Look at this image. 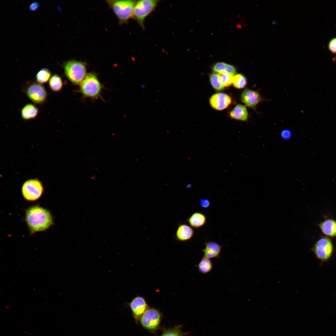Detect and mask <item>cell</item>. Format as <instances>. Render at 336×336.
<instances>
[{
	"instance_id": "cell-16",
	"label": "cell",
	"mask_w": 336,
	"mask_h": 336,
	"mask_svg": "<svg viewBox=\"0 0 336 336\" xmlns=\"http://www.w3.org/2000/svg\"><path fill=\"white\" fill-rule=\"evenodd\" d=\"M230 116L233 119L242 121H247L249 114L246 107L243 105H236L230 113Z\"/></svg>"
},
{
	"instance_id": "cell-2",
	"label": "cell",
	"mask_w": 336,
	"mask_h": 336,
	"mask_svg": "<svg viewBox=\"0 0 336 336\" xmlns=\"http://www.w3.org/2000/svg\"><path fill=\"white\" fill-rule=\"evenodd\" d=\"M117 17L119 23L127 22L133 17L136 1L134 0H110L107 1Z\"/></svg>"
},
{
	"instance_id": "cell-23",
	"label": "cell",
	"mask_w": 336,
	"mask_h": 336,
	"mask_svg": "<svg viewBox=\"0 0 336 336\" xmlns=\"http://www.w3.org/2000/svg\"><path fill=\"white\" fill-rule=\"evenodd\" d=\"M247 80L243 75L239 74L233 77V86L238 89H242L246 85Z\"/></svg>"
},
{
	"instance_id": "cell-15",
	"label": "cell",
	"mask_w": 336,
	"mask_h": 336,
	"mask_svg": "<svg viewBox=\"0 0 336 336\" xmlns=\"http://www.w3.org/2000/svg\"><path fill=\"white\" fill-rule=\"evenodd\" d=\"M221 249V246L217 243L208 242L203 250L204 257L209 259L216 258L220 253Z\"/></svg>"
},
{
	"instance_id": "cell-30",
	"label": "cell",
	"mask_w": 336,
	"mask_h": 336,
	"mask_svg": "<svg viewBox=\"0 0 336 336\" xmlns=\"http://www.w3.org/2000/svg\"><path fill=\"white\" fill-rule=\"evenodd\" d=\"M226 72L234 76L236 72V69L233 66L228 64Z\"/></svg>"
},
{
	"instance_id": "cell-25",
	"label": "cell",
	"mask_w": 336,
	"mask_h": 336,
	"mask_svg": "<svg viewBox=\"0 0 336 336\" xmlns=\"http://www.w3.org/2000/svg\"><path fill=\"white\" fill-rule=\"evenodd\" d=\"M219 74V80L224 87L230 86L233 83V76L227 72Z\"/></svg>"
},
{
	"instance_id": "cell-12",
	"label": "cell",
	"mask_w": 336,
	"mask_h": 336,
	"mask_svg": "<svg viewBox=\"0 0 336 336\" xmlns=\"http://www.w3.org/2000/svg\"><path fill=\"white\" fill-rule=\"evenodd\" d=\"M231 102V97L223 93L214 94L209 99V103L211 106L215 109L219 110L226 109Z\"/></svg>"
},
{
	"instance_id": "cell-28",
	"label": "cell",
	"mask_w": 336,
	"mask_h": 336,
	"mask_svg": "<svg viewBox=\"0 0 336 336\" xmlns=\"http://www.w3.org/2000/svg\"><path fill=\"white\" fill-rule=\"evenodd\" d=\"M281 135L284 139H288L291 137L292 132L290 130L285 129L281 132Z\"/></svg>"
},
{
	"instance_id": "cell-4",
	"label": "cell",
	"mask_w": 336,
	"mask_h": 336,
	"mask_svg": "<svg viewBox=\"0 0 336 336\" xmlns=\"http://www.w3.org/2000/svg\"><path fill=\"white\" fill-rule=\"evenodd\" d=\"M80 85V91L84 97L93 98L100 96L102 86L95 73L87 74Z\"/></svg>"
},
{
	"instance_id": "cell-24",
	"label": "cell",
	"mask_w": 336,
	"mask_h": 336,
	"mask_svg": "<svg viewBox=\"0 0 336 336\" xmlns=\"http://www.w3.org/2000/svg\"><path fill=\"white\" fill-rule=\"evenodd\" d=\"M220 74L218 73H214L210 75V80L212 87L216 90L218 91H221L224 88L220 82L219 77Z\"/></svg>"
},
{
	"instance_id": "cell-18",
	"label": "cell",
	"mask_w": 336,
	"mask_h": 336,
	"mask_svg": "<svg viewBox=\"0 0 336 336\" xmlns=\"http://www.w3.org/2000/svg\"><path fill=\"white\" fill-rule=\"evenodd\" d=\"M206 222L205 216L199 212H194L188 219V222L190 226L195 228L202 226L205 224Z\"/></svg>"
},
{
	"instance_id": "cell-8",
	"label": "cell",
	"mask_w": 336,
	"mask_h": 336,
	"mask_svg": "<svg viewBox=\"0 0 336 336\" xmlns=\"http://www.w3.org/2000/svg\"><path fill=\"white\" fill-rule=\"evenodd\" d=\"M44 188L41 182L37 179H31L26 181L22 187L24 198L28 201L38 199L41 196Z\"/></svg>"
},
{
	"instance_id": "cell-17",
	"label": "cell",
	"mask_w": 336,
	"mask_h": 336,
	"mask_svg": "<svg viewBox=\"0 0 336 336\" xmlns=\"http://www.w3.org/2000/svg\"><path fill=\"white\" fill-rule=\"evenodd\" d=\"M39 113L38 108L35 105L28 104L21 109V115L23 119L29 120L35 118Z\"/></svg>"
},
{
	"instance_id": "cell-20",
	"label": "cell",
	"mask_w": 336,
	"mask_h": 336,
	"mask_svg": "<svg viewBox=\"0 0 336 336\" xmlns=\"http://www.w3.org/2000/svg\"><path fill=\"white\" fill-rule=\"evenodd\" d=\"M198 267L200 272L205 274L211 270L212 264L210 259L204 257L199 262Z\"/></svg>"
},
{
	"instance_id": "cell-9",
	"label": "cell",
	"mask_w": 336,
	"mask_h": 336,
	"mask_svg": "<svg viewBox=\"0 0 336 336\" xmlns=\"http://www.w3.org/2000/svg\"><path fill=\"white\" fill-rule=\"evenodd\" d=\"M25 92L30 100L38 105L44 104L48 96L44 87L37 82H33L28 85L26 88Z\"/></svg>"
},
{
	"instance_id": "cell-5",
	"label": "cell",
	"mask_w": 336,
	"mask_h": 336,
	"mask_svg": "<svg viewBox=\"0 0 336 336\" xmlns=\"http://www.w3.org/2000/svg\"><path fill=\"white\" fill-rule=\"evenodd\" d=\"M158 1L155 0H142L136 2L133 17L142 28H144L146 18L154 10Z\"/></svg>"
},
{
	"instance_id": "cell-7",
	"label": "cell",
	"mask_w": 336,
	"mask_h": 336,
	"mask_svg": "<svg viewBox=\"0 0 336 336\" xmlns=\"http://www.w3.org/2000/svg\"><path fill=\"white\" fill-rule=\"evenodd\" d=\"M334 250V245L331 240L327 237L319 239L312 249L315 256L322 262L327 261L331 257Z\"/></svg>"
},
{
	"instance_id": "cell-1",
	"label": "cell",
	"mask_w": 336,
	"mask_h": 336,
	"mask_svg": "<svg viewBox=\"0 0 336 336\" xmlns=\"http://www.w3.org/2000/svg\"><path fill=\"white\" fill-rule=\"evenodd\" d=\"M26 220L32 233L44 231L53 224L52 216L50 212L38 206L31 207L27 210Z\"/></svg>"
},
{
	"instance_id": "cell-13",
	"label": "cell",
	"mask_w": 336,
	"mask_h": 336,
	"mask_svg": "<svg viewBox=\"0 0 336 336\" xmlns=\"http://www.w3.org/2000/svg\"><path fill=\"white\" fill-rule=\"evenodd\" d=\"M194 234L193 229L189 226L182 224L180 225L177 230L176 238L180 241H185L190 239Z\"/></svg>"
},
{
	"instance_id": "cell-10",
	"label": "cell",
	"mask_w": 336,
	"mask_h": 336,
	"mask_svg": "<svg viewBox=\"0 0 336 336\" xmlns=\"http://www.w3.org/2000/svg\"><path fill=\"white\" fill-rule=\"evenodd\" d=\"M132 315L138 323L139 320L149 307L146 299L142 296H137L134 298L128 304Z\"/></svg>"
},
{
	"instance_id": "cell-31",
	"label": "cell",
	"mask_w": 336,
	"mask_h": 336,
	"mask_svg": "<svg viewBox=\"0 0 336 336\" xmlns=\"http://www.w3.org/2000/svg\"><path fill=\"white\" fill-rule=\"evenodd\" d=\"M39 7V4L37 2H34L32 3L29 6V9L31 11H35L37 10Z\"/></svg>"
},
{
	"instance_id": "cell-29",
	"label": "cell",
	"mask_w": 336,
	"mask_h": 336,
	"mask_svg": "<svg viewBox=\"0 0 336 336\" xmlns=\"http://www.w3.org/2000/svg\"><path fill=\"white\" fill-rule=\"evenodd\" d=\"M200 204L201 206L204 208H208L210 205V203L209 200L207 199H201L200 200Z\"/></svg>"
},
{
	"instance_id": "cell-19",
	"label": "cell",
	"mask_w": 336,
	"mask_h": 336,
	"mask_svg": "<svg viewBox=\"0 0 336 336\" xmlns=\"http://www.w3.org/2000/svg\"><path fill=\"white\" fill-rule=\"evenodd\" d=\"M49 85L50 88L53 91L55 92H59L63 86L62 78L58 75L54 74L50 77Z\"/></svg>"
},
{
	"instance_id": "cell-14",
	"label": "cell",
	"mask_w": 336,
	"mask_h": 336,
	"mask_svg": "<svg viewBox=\"0 0 336 336\" xmlns=\"http://www.w3.org/2000/svg\"><path fill=\"white\" fill-rule=\"evenodd\" d=\"M322 232L326 236L330 237L336 236V221L328 219L320 223L319 225Z\"/></svg>"
},
{
	"instance_id": "cell-21",
	"label": "cell",
	"mask_w": 336,
	"mask_h": 336,
	"mask_svg": "<svg viewBox=\"0 0 336 336\" xmlns=\"http://www.w3.org/2000/svg\"><path fill=\"white\" fill-rule=\"evenodd\" d=\"M51 74L50 71L48 69L46 68H42L36 74V81L40 84L46 83L50 79Z\"/></svg>"
},
{
	"instance_id": "cell-11",
	"label": "cell",
	"mask_w": 336,
	"mask_h": 336,
	"mask_svg": "<svg viewBox=\"0 0 336 336\" xmlns=\"http://www.w3.org/2000/svg\"><path fill=\"white\" fill-rule=\"evenodd\" d=\"M241 101L247 106L255 109L256 105L264 100L257 91L245 88L241 95Z\"/></svg>"
},
{
	"instance_id": "cell-3",
	"label": "cell",
	"mask_w": 336,
	"mask_h": 336,
	"mask_svg": "<svg viewBox=\"0 0 336 336\" xmlns=\"http://www.w3.org/2000/svg\"><path fill=\"white\" fill-rule=\"evenodd\" d=\"M63 67L67 78L75 85L81 84L86 74V68L85 63L74 60L65 62Z\"/></svg>"
},
{
	"instance_id": "cell-27",
	"label": "cell",
	"mask_w": 336,
	"mask_h": 336,
	"mask_svg": "<svg viewBox=\"0 0 336 336\" xmlns=\"http://www.w3.org/2000/svg\"><path fill=\"white\" fill-rule=\"evenodd\" d=\"M328 48L332 53L336 54V37L332 38L329 41Z\"/></svg>"
},
{
	"instance_id": "cell-22",
	"label": "cell",
	"mask_w": 336,
	"mask_h": 336,
	"mask_svg": "<svg viewBox=\"0 0 336 336\" xmlns=\"http://www.w3.org/2000/svg\"><path fill=\"white\" fill-rule=\"evenodd\" d=\"M181 327L177 325L172 328L164 329L160 336H184L186 334L181 331Z\"/></svg>"
},
{
	"instance_id": "cell-6",
	"label": "cell",
	"mask_w": 336,
	"mask_h": 336,
	"mask_svg": "<svg viewBox=\"0 0 336 336\" xmlns=\"http://www.w3.org/2000/svg\"><path fill=\"white\" fill-rule=\"evenodd\" d=\"M162 314L158 309L149 307L140 318L139 321L142 326L152 332L159 328L162 319Z\"/></svg>"
},
{
	"instance_id": "cell-26",
	"label": "cell",
	"mask_w": 336,
	"mask_h": 336,
	"mask_svg": "<svg viewBox=\"0 0 336 336\" xmlns=\"http://www.w3.org/2000/svg\"><path fill=\"white\" fill-rule=\"evenodd\" d=\"M227 65L224 62H218L213 66L212 69L214 72L219 74L226 72Z\"/></svg>"
}]
</instances>
